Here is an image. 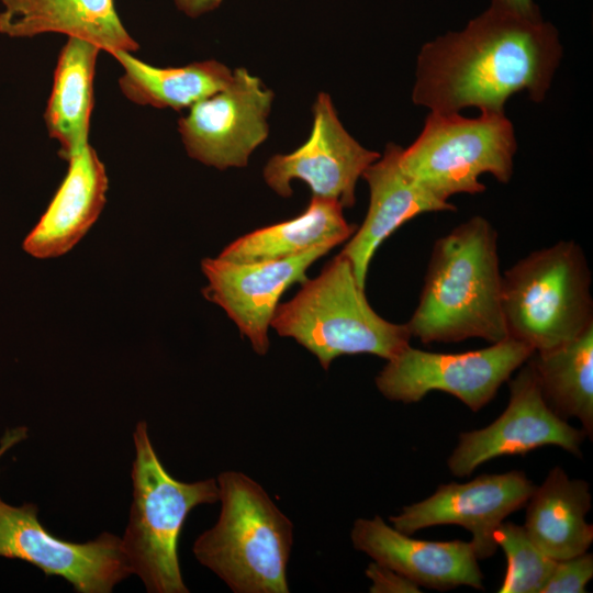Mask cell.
Listing matches in <instances>:
<instances>
[{"instance_id": "obj_26", "label": "cell", "mask_w": 593, "mask_h": 593, "mask_svg": "<svg viewBox=\"0 0 593 593\" xmlns=\"http://www.w3.org/2000/svg\"><path fill=\"white\" fill-rule=\"evenodd\" d=\"M366 575L372 581L371 593H419L421 586L409 578L391 568L371 562L366 569Z\"/></svg>"}, {"instance_id": "obj_18", "label": "cell", "mask_w": 593, "mask_h": 593, "mask_svg": "<svg viewBox=\"0 0 593 593\" xmlns=\"http://www.w3.org/2000/svg\"><path fill=\"white\" fill-rule=\"evenodd\" d=\"M1 3L0 33L7 36L61 33L93 43L109 54L138 49L119 18L114 0H1Z\"/></svg>"}, {"instance_id": "obj_3", "label": "cell", "mask_w": 593, "mask_h": 593, "mask_svg": "<svg viewBox=\"0 0 593 593\" xmlns=\"http://www.w3.org/2000/svg\"><path fill=\"white\" fill-rule=\"evenodd\" d=\"M216 481L220 516L195 539L194 557L235 593H288L291 521L245 473L224 471Z\"/></svg>"}, {"instance_id": "obj_5", "label": "cell", "mask_w": 593, "mask_h": 593, "mask_svg": "<svg viewBox=\"0 0 593 593\" xmlns=\"http://www.w3.org/2000/svg\"><path fill=\"white\" fill-rule=\"evenodd\" d=\"M133 502L122 544L132 569L147 592L188 593L178 558V539L189 513L219 501L216 479L182 482L160 462L141 421L133 433Z\"/></svg>"}, {"instance_id": "obj_11", "label": "cell", "mask_w": 593, "mask_h": 593, "mask_svg": "<svg viewBox=\"0 0 593 593\" xmlns=\"http://www.w3.org/2000/svg\"><path fill=\"white\" fill-rule=\"evenodd\" d=\"M273 92L257 76L236 68L225 88L194 103L179 120L188 155L221 170L245 167L268 137Z\"/></svg>"}, {"instance_id": "obj_27", "label": "cell", "mask_w": 593, "mask_h": 593, "mask_svg": "<svg viewBox=\"0 0 593 593\" xmlns=\"http://www.w3.org/2000/svg\"><path fill=\"white\" fill-rule=\"evenodd\" d=\"M222 0H175L177 8L191 18L200 16L216 9Z\"/></svg>"}, {"instance_id": "obj_4", "label": "cell", "mask_w": 593, "mask_h": 593, "mask_svg": "<svg viewBox=\"0 0 593 593\" xmlns=\"http://www.w3.org/2000/svg\"><path fill=\"white\" fill-rule=\"evenodd\" d=\"M296 294L279 303L270 326L312 353L327 370L342 355L398 356L412 337L406 324L382 318L369 304L350 261L335 256Z\"/></svg>"}, {"instance_id": "obj_19", "label": "cell", "mask_w": 593, "mask_h": 593, "mask_svg": "<svg viewBox=\"0 0 593 593\" xmlns=\"http://www.w3.org/2000/svg\"><path fill=\"white\" fill-rule=\"evenodd\" d=\"M591 503L590 484L570 479L557 466L535 486L523 526L532 541L556 561L581 555L593 542V526L585 521Z\"/></svg>"}, {"instance_id": "obj_2", "label": "cell", "mask_w": 593, "mask_h": 593, "mask_svg": "<svg viewBox=\"0 0 593 593\" xmlns=\"http://www.w3.org/2000/svg\"><path fill=\"white\" fill-rule=\"evenodd\" d=\"M423 344L508 337L502 306L497 233L472 216L433 247L418 304L406 323Z\"/></svg>"}, {"instance_id": "obj_12", "label": "cell", "mask_w": 593, "mask_h": 593, "mask_svg": "<svg viewBox=\"0 0 593 593\" xmlns=\"http://www.w3.org/2000/svg\"><path fill=\"white\" fill-rule=\"evenodd\" d=\"M380 156L345 130L331 97L320 92L309 138L292 153L272 156L264 168V179L283 198L292 194L291 182L296 179L310 187L313 197L351 208L359 177Z\"/></svg>"}, {"instance_id": "obj_22", "label": "cell", "mask_w": 593, "mask_h": 593, "mask_svg": "<svg viewBox=\"0 0 593 593\" xmlns=\"http://www.w3.org/2000/svg\"><path fill=\"white\" fill-rule=\"evenodd\" d=\"M111 55L123 67L119 79L123 94L143 105L180 111L222 90L233 78V71L214 59L160 68L137 59L130 52L116 51Z\"/></svg>"}, {"instance_id": "obj_9", "label": "cell", "mask_w": 593, "mask_h": 593, "mask_svg": "<svg viewBox=\"0 0 593 593\" xmlns=\"http://www.w3.org/2000/svg\"><path fill=\"white\" fill-rule=\"evenodd\" d=\"M37 511L32 503L13 506L0 499L1 557L61 577L78 593H110L132 574L121 537L102 533L83 544L63 540L45 529Z\"/></svg>"}, {"instance_id": "obj_7", "label": "cell", "mask_w": 593, "mask_h": 593, "mask_svg": "<svg viewBox=\"0 0 593 593\" xmlns=\"http://www.w3.org/2000/svg\"><path fill=\"white\" fill-rule=\"evenodd\" d=\"M517 148L504 111H481L478 118L459 112H430L418 137L400 150L404 171L440 200L485 190L483 174L507 183Z\"/></svg>"}, {"instance_id": "obj_15", "label": "cell", "mask_w": 593, "mask_h": 593, "mask_svg": "<svg viewBox=\"0 0 593 593\" xmlns=\"http://www.w3.org/2000/svg\"><path fill=\"white\" fill-rule=\"evenodd\" d=\"M353 546L419 586L447 591L460 585L484 590L483 574L470 541L412 538L379 515L355 521Z\"/></svg>"}, {"instance_id": "obj_25", "label": "cell", "mask_w": 593, "mask_h": 593, "mask_svg": "<svg viewBox=\"0 0 593 593\" xmlns=\"http://www.w3.org/2000/svg\"><path fill=\"white\" fill-rule=\"evenodd\" d=\"M593 578V555H581L558 560L541 593H584Z\"/></svg>"}, {"instance_id": "obj_21", "label": "cell", "mask_w": 593, "mask_h": 593, "mask_svg": "<svg viewBox=\"0 0 593 593\" xmlns=\"http://www.w3.org/2000/svg\"><path fill=\"white\" fill-rule=\"evenodd\" d=\"M343 209L335 201L312 195L300 215L237 238L217 257L235 262H256L295 256L324 243L339 245L356 231V226L344 217Z\"/></svg>"}, {"instance_id": "obj_8", "label": "cell", "mask_w": 593, "mask_h": 593, "mask_svg": "<svg viewBox=\"0 0 593 593\" xmlns=\"http://www.w3.org/2000/svg\"><path fill=\"white\" fill-rule=\"evenodd\" d=\"M533 353L512 337L460 354L425 351L409 345L387 360L374 381L380 393L391 401L416 403L430 391H443L478 412Z\"/></svg>"}, {"instance_id": "obj_14", "label": "cell", "mask_w": 593, "mask_h": 593, "mask_svg": "<svg viewBox=\"0 0 593 593\" xmlns=\"http://www.w3.org/2000/svg\"><path fill=\"white\" fill-rule=\"evenodd\" d=\"M336 246L324 243L295 256L256 262L204 258L201 269L208 286L202 293L226 312L258 355H265L281 295L292 284L306 280L310 266Z\"/></svg>"}, {"instance_id": "obj_6", "label": "cell", "mask_w": 593, "mask_h": 593, "mask_svg": "<svg viewBox=\"0 0 593 593\" xmlns=\"http://www.w3.org/2000/svg\"><path fill=\"white\" fill-rule=\"evenodd\" d=\"M508 337L546 351L593 325L591 272L581 247L559 242L530 253L502 275Z\"/></svg>"}, {"instance_id": "obj_13", "label": "cell", "mask_w": 593, "mask_h": 593, "mask_svg": "<svg viewBox=\"0 0 593 593\" xmlns=\"http://www.w3.org/2000/svg\"><path fill=\"white\" fill-rule=\"evenodd\" d=\"M535 484L523 471L485 473L465 483L439 484L427 499L404 506L389 521L406 535L437 525L468 529L477 559L496 552L493 534L505 518L526 505Z\"/></svg>"}, {"instance_id": "obj_28", "label": "cell", "mask_w": 593, "mask_h": 593, "mask_svg": "<svg viewBox=\"0 0 593 593\" xmlns=\"http://www.w3.org/2000/svg\"><path fill=\"white\" fill-rule=\"evenodd\" d=\"M26 437V428L19 427L11 430H8L0 443V457L16 443L21 441Z\"/></svg>"}, {"instance_id": "obj_20", "label": "cell", "mask_w": 593, "mask_h": 593, "mask_svg": "<svg viewBox=\"0 0 593 593\" xmlns=\"http://www.w3.org/2000/svg\"><path fill=\"white\" fill-rule=\"evenodd\" d=\"M100 51L93 43L68 37L57 59L44 118L49 136L59 143L58 154L65 160L89 145L93 78Z\"/></svg>"}, {"instance_id": "obj_23", "label": "cell", "mask_w": 593, "mask_h": 593, "mask_svg": "<svg viewBox=\"0 0 593 593\" xmlns=\"http://www.w3.org/2000/svg\"><path fill=\"white\" fill-rule=\"evenodd\" d=\"M527 362L551 410L563 419H579L586 437L592 439L593 325L561 346L534 351Z\"/></svg>"}, {"instance_id": "obj_29", "label": "cell", "mask_w": 593, "mask_h": 593, "mask_svg": "<svg viewBox=\"0 0 593 593\" xmlns=\"http://www.w3.org/2000/svg\"><path fill=\"white\" fill-rule=\"evenodd\" d=\"M501 1L523 12H533V11L538 10L537 5L534 3L533 0H501Z\"/></svg>"}, {"instance_id": "obj_16", "label": "cell", "mask_w": 593, "mask_h": 593, "mask_svg": "<svg viewBox=\"0 0 593 593\" xmlns=\"http://www.w3.org/2000/svg\"><path fill=\"white\" fill-rule=\"evenodd\" d=\"M401 146L388 144L382 156L362 174L370 191L366 217L340 255L351 264L365 289L370 261L392 233L409 220L426 212L455 211L456 206L428 192L400 164Z\"/></svg>"}, {"instance_id": "obj_1", "label": "cell", "mask_w": 593, "mask_h": 593, "mask_svg": "<svg viewBox=\"0 0 593 593\" xmlns=\"http://www.w3.org/2000/svg\"><path fill=\"white\" fill-rule=\"evenodd\" d=\"M561 54L557 30L538 10L523 12L491 0L462 31L422 47L413 102L433 112L503 111L506 100L522 91L540 102Z\"/></svg>"}, {"instance_id": "obj_10", "label": "cell", "mask_w": 593, "mask_h": 593, "mask_svg": "<svg viewBox=\"0 0 593 593\" xmlns=\"http://www.w3.org/2000/svg\"><path fill=\"white\" fill-rule=\"evenodd\" d=\"M519 368L518 373L507 380L510 399L503 413L490 425L459 435L458 444L447 459L454 475L463 478L489 460L524 456L547 445L582 456L581 446L586 434L551 410L528 362Z\"/></svg>"}, {"instance_id": "obj_17", "label": "cell", "mask_w": 593, "mask_h": 593, "mask_svg": "<svg viewBox=\"0 0 593 593\" xmlns=\"http://www.w3.org/2000/svg\"><path fill=\"white\" fill-rule=\"evenodd\" d=\"M67 161L64 180L23 240V249L35 258L68 253L93 225L105 203L108 177L96 150L88 145Z\"/></svg>"}, {"instance_id": "obj_24", "label": "cell", "mask_w": 593, "mask_h": 593, "mask_svg": "<svg viewBox=\"0 0 593 593\" xmlns=\"http://www.w3.org/2000/svg\"><path fill=\"white\" fill-rule=\"evenodd\" d=\"M506 558V572L499 593H541L556 560L544 553L524 526L503 522L493 534Z\"/></svg>"}]
</instances>
